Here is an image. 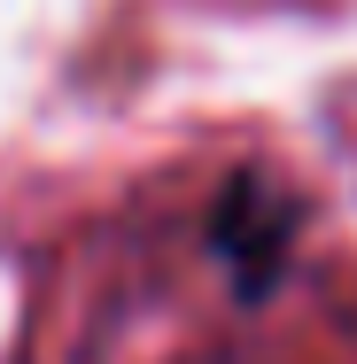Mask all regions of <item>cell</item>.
I'll use <instances>...</instances> for the list:
<instances>
[{
  "label": "cell",
  "instance_id": "1",
  "mask_svg": "<svg viewBox=\"0 0 357 364\" xmlns=\"http://www.w3.org/2000/svg\"><path fill=\"white\" fill-rule=\"evenodd\" d=\"M16 364H357V248L272 163H179L55 248Z\"/></svg>",
  "mask_w": 357,
  "mask_h": 364
}]
</instances>
